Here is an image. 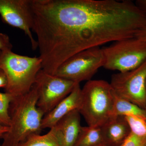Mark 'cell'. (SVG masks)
<instances>
[{"instance_id":"obj_14","label":"cell","mask_w":146,"mask_h":146,"mask_svg":"<svg viewBox=\"0 0 146 146\" xmlns=\"http://www.w3.org/2000/svg\"><path fill=\"white\" fill-rule=\"evenodd\" d=\"M105 144L101 127H82L74 146H96Z\"/></svg>"},{"instance_id":"obj_16","label":"cell","mask_w":146,"mask_h":146,"mask_svg":"<svg viewBox=\"0 0 146 146\" xmlns=\"http://www.w3.org/2000/svg\"><path fill=\"white\" fill-rule=\"evenodd\" d=\"M124 117L130 128L131 132L139 137L146 138V120L133 115Z\"/></svg>"},{"instance_id":"obj_7","label":"cell","mask_w":146,"mask_h":146,"mask_svg":"<svg viewBox=\"0 0 146 146\" xmlns=\"http://www.w3.org/2000/svg\"><path fill=\"white\" fill-rule=\"evenodd\" d=\"M76 83L41 70L34 84L37 87V107L46 115L72 91Z\"/></svg>"},{"instance_id":"obj_2","label":"cell","mask_w":146,"mask_h":146,"mask_svg":"<svg viewBox=\"0 0 146 146\" xmlns=\"http://www.w3.org/2000/svg\"><path fill=\"white\" fill-rule=\"evenodd\" d=\"M38 98L35 84L27 94L13 98L9 109L10 124L1 146H18L31 135L40 134L44 115L36 106Z\"/></svg>"},{"instance_id":"obj_4","label":"cell","mask_w":146,"mask_h":146,"mask_svg":"<svg viewBox=\"0 0 146 146\" xmlns=\"http://www.w3.org/2000/svg\"><path fill=\"white\" fill-rule=\"evenodd\" d=\"M113 104L110 84L101 80H90L81 89L78 110L88 126L101 127L112 117Z\"/></svg>"},{"instance_id":"obj_12","label":"cell","mask_w":146,"mask_h":146,"mask_svg":"<svg viewBox=\"0 0 146 146\" xmlns=\"http://www.w3.org/2000/svg\"><path fill=\"white\" fill-rule=\"evenodd\" d=\"M101 127L105 144L110 146H121L131 133L124 116L110 118Z\"/></svg>"},{"instance_id":"obj_25","label":"cell","mask_w":146,"mask_h":146,"mask_svg":"<svg viewBox=\"0 0 146 146\" xmlns=\"http://www.w3.org/2000/svg\"><path fill=\"white\" fill-rule=\"evenodd\" d=\"M145 110H146V106Z\"/></svg>"},{"instance_id":"obj_13","label":"cell","mask_w":146,"mask_h":146,"mask_svg":"<svg viewBox=\"0 0 146 146\" xmlns=\"http://www.w3.org/2000/svg\"><path fill=\"white\" fill-rule=\"evenodd\" d=\"M128 115H135L146 120L145 110L119 97L114 93V104L112 117Z\"/></svg>"},{"instance_id":"obj_20","label":"cell","mask_w":146,"mask_h":146,"mask_svg":"<svg viewBox=\"0 0 146 146\" xmlns=\"http://www.w3.org/2000/svg\"><path fill=\"white\" fill-rule=\"evenodd\" d=\"M7 78L6 75L1 69H0V88L5 89L7 85Z\"/></svg>"},{"instance_id":"obj_18","label":"cell","mask_w":146,"mask_h":146,"mask_svg":"<svg viewBox=\"0 0 146 146\" xmlns=\"http://www.w3.org/2000/svg\"><path fill=\"white\" fill-rule=\"evenodd\" d=\"M146 138H142L131 132L121 146H146Z\"/></svg>"},{"instance_id":"obj_3","label":"cell","mask_w":146,"mask_h":146,"mask_svg":"<svg viewBox=\"0 0 146 146\" xmlns=\"http://www.w3.org/2000/svg\"><path fill=\"white\" fill-rule=\"evenodd\" d=\"M0 69L7 78L5 92L14 98L30 91L42 69V60L39 56L21 55L8 50L0 53Z\"/></svg>"},{"instance_id":"obj_17","label":"cell","mask_w":146,"mask_h":146,"mask_svg":"<svg viewBox=\"0 0 146 146\" xmlns=\"http://www.w3.org/2000/svg\"><path fill=\"white\" fill-rule=\"evenodd\" d=\"M13 97L10 94L0 92V125L9 127L10 119L9 112V105Z\"/></svg>"},{"instance_id":"obj_1","label":"cell","mask_w":146,"mask_h":146,"mask_svg":"<svg viewBox=\"0 0 146 146\" xmlns=\"http://www.w3.org/2000/svg\"><path fill=\"white\" fill-rule=\"evenodd\" d=\"M42 70L54 75L78 53L135 37L146 16L131 1L32 0Z\"/></svg>"},{"instance_id":"obj_21","label":"cell","mask_w":146,"mask_h":146,"mask_svg":"<svg viewBox=\"0 0 146 146\" xmlns=\"http://www.w3.org/2000/svg\"><path fill=\"white\" fill-rule=\"evenodd\" d=\"M135 37L146 42V25L137 31L135 34Z\"/></svg>"},{"instance_id":"obj_23","label":"cell","mask_w":146,"mask_h":146,"mask_svg":"<svg viewBox=\"0 0 146 146\" xmlns=\"http://www.w3.org/2000/svg\"><path fill=\"white\" fill-rule=\"evenodd\" d=\"M9 127L0 125V139L3 138V136L8 131ZM1 144L0 143V146Z\"/></svg>"},{"instance_id":"obj_10","label":"cell","mask_w":146,"mask_h":146,"mask_svg":"<svg viewBox=\"0 0 146 146\" xmlns=\"http://www.w3.org/2000/svg\"><path fill=\"white\" fill-rule=\"evenodd\" d=\"M78 110H73L52 127L60 146H74L82 127Z\"/></svg>"},{"instance_id":"obj_19","label":"cell","mask_w":146,"mask_h":146,"mask_svg":"<svg viewBox=\"0 0 146 146\" xmlns=\"http://www.w3.org/2000/svg\"><path fill=\"white\" fill-rule=\"evenodd\" d=\"M13 46L6 34L0 33V53L1 52L12 50Z\"/></svg>"},{"instance_id":"obj_26","label":"cell","mask_w":146,"mask_h":146,"mask_svg":"<svg viewBox=\"0 0 146 146\" xmlns=\"http://www.w3.org/2000/svg\"></svg>"},{"instance_id":"obj_8","label":"cell","mask_w":146,"mask_h":146,"mask_svg":"<svg viewBox=\"0 0 146 146\" xmlns=\"http://www.w3.org/2000/svg\"><path fill=\"white\" fill-rule=\"evenodd\" d=\"M146 60L134 70L113 74L110 86L117 96L145 110Z\"/></svg>"},{"instance_id":"obj_5","label":"cell","mask_w":146,"mask_h":146,"mask_svg":"<svg viewBox=\"0 0 146 146\" xmlns=\"http://www.w3.org/2000/svg\"><path fill=\"white\" fill-rule=\"evenodd\" d=\"M102 49L105 59L103 67L108 70L125 72L146 60V42L135 37L116 41Z\"/></svg>"},{"instance_id":"obj_22","label":"cell","mask_w":146,"mask_h":146,"mask_svg":"<svg viewBox=\"0 0 146 146\" xmlns=\"http://www.w3.org/2000/svg\"><path fill=\"white\" fill-rule=\"evenodd\" d=\"M134 3L136 6L146 16V0H137Z\"/></svg>"},{"instance_id":"obj_15","label":"cell","mask_w":146,"mask_h":146,"mask_svg":"<svg viewBox=\"0 0 146 146\" xmlns=\"http://www.w3.org/2000/svg\"><path fill=\"white\" fill-rule=\"evenodd\" d=\"M18 146H60L52 128L46 134L31 135Z\"/></svg>"},{"instance_id":"obj_24","label":"cell","mask_w":146,"mask_h":146,"mask_svg":"<svg viewBox=\"0 0 146 146\" xmlns=\"http://www.w3.org/2000/svg\"><path fill=\"white\" fill-rule=\"evenodd\" d=\"M96 146H110L109 145H106V144H101V145H98Z\"/></svg>"},{"instance_id":"obj_11","label":"cell","mask_w":146,"mask_h":146,"mask_svg":"<svg viewBox=\"0 0 146 146\" xmlns=\"http://www.w3.org/2000/svg\"><path fill=\"white\" fill-rule=\"evenodd\" d=\"M81 89L80 84H76L72 91L54 108L44 116L42 129H51L62 118L75 110H78L81 101Z\"/></svg>"},{"instance_id":"obj_6","label":"cell","mask_w":146,"mask_h":146,"mask_svg":"<svg viewBox=\"0 0 146 146\" xmlns=\"http://www.w3.org/2000/svg\"><path fill=\"white\" fill-rule=\"evenodd\" d=\"M105 62L102 49L90 48L80 52L65 60L58 67L55 75L76 83L91 79Z\"/></svg>"},{"instance_id":"obj_9","label":"cell","mask_w":146,"mask_h":146,"mask_svg":"<svg viewBox=\"0 0 146 146\" xmlns=\"http://www.w3.org/2000/svg\"><path fill=\"white\" fill-rule=\"evenodd\" d=\"M31 0H0V15L3 21L20 29L28 36L33 50L38 47L33 36V12Z\"/></svg>"}]
</instances>
